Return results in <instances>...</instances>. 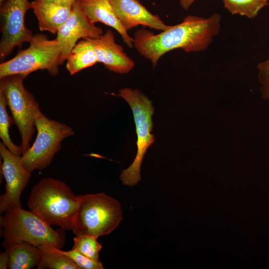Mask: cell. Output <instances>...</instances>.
<instances>
[{
	"instance_id": "1",
	"label": "cell",
	"mask_w": 269,
	"mask_h": 269,
	"mask_svg": "<svg viewBox=\"0 0 269 269\" xmlns=\"http://www.w3.org/2000/svg\"><path fill=\"white\" fill-rule=\"evenodd\" d=\"M221 21L218 13L206 18L188 15L181 22L169 25L157 34L145 29L137 30L133 45L154 68L162 56L172 50L180 48L186 52H195L207 49L219 33Z\"/></svg>"
},
{
	"instance_id": "2",
	"label": "cell",
	"mask_w": 269,
	"mask_h": 269,
	"mask_svg": "<svg viewBox=\"0 0 269 269\" xmlns=\"http://www.w3.org/2000/svg\"><path fill=\"white\" fill-rule=\"evenodd\" d=\"M79 196L64 182L44 178L32 188L27 201L30 211L50 225L71 230Z\"/></svg>"
},
{
	"instance_id": "3",
	"label": "cell",
	"mask_w": 269,
	"mask_h": 269,
	"mask_svg": "<svg viewBox=\"0 0 269 269\" xmlns=\"http://www.w3.org/2000/svg\"><path fill=\"white\" fill-rule=\"evenodd\" d=\"M5 249L13 244L26 242L36 246L50 245L61 249L65 245L64 234L51 227L30 211L14 207L0 217Z\"/></svg>"
},
{
	"instance_id": "4",
	"label": "cell",
	"mask_w": 269,
	"mask_h": 269,
	"mask_svg": "<svg viewBox=\"0 0 269 269\" xmlns=\"http://www.w3.org/2000/svg\"><path fill=\"white\" fill-rule=\"evenodd\" d=\"M72 231L98 238L111 233L123 219L119 201L104 193L80 195Z\"/></svg>"
},
{
	"instance_id": "5",
	"label": "cell",
	"mask_w": 269,
	"mask_h": 269,
	"mask_svg": "<svg viewBox=\"0 0 269 269\" xmlns=\"http://www.w3.org/2000/svg\"><path fill=\"white\" fill-rule=\"evenodd\" d=\"M117 96L125 99L131 107L135 125L137 153L132 164L120 175L124 185L132 187L140 180V166L144 156L155 141L154 136L151 134L154 107L152 102L138 89L123 88Z\"/></svg>"
},
{
	"instance_id": "6",
	"label": "cell",
	"mask_w": 269,
	"mask_h": 269,
	"mask_svg": "<svg viewBox=\"0 0 269 269\" xmlns=\"http://www.w3.org/2000/svg\"><path fill=\"white\" fill-rule=\"evenodd\" d=\"M26 77L23 75L14 74L0 78V91L5 98L13 122L20 134L22 155L30 147L29 143L36 130L35 121L42 113L38 103L23 85Z\"/></svg>"
},
{
	"instance_id": "7",
	"label": "cell",
	"mask_w": 269,
	"mask_h": 269,
	"mask_svg": "<svg viewBox=\"0 0 269 269\" xmlns=\"http://www.w3.org/2000/svg\"><path fill=\"white\" fill-rule=\"evenodd\" d=\"M29 46L20 50L11 59L0 64V78L6 76L20 74L27 77L39 70H46L53 76L58 75L61 50L56 38L48 39L41 33L34 35Z\"/></svg>"
},
{
	"instance_id": "8",
	"label": "cell",
	"mask_w": 269,
	"mask_h": 269,
	"mask_svg": "<svg viewBox=\"0 0 269 269\" xmlns=\"http://www.w3.org/2000/svg\"><path fill=\"white\" fill-rule=\"evenodd\" d=\"M35 124V140L21 156L23 165L31 172L46 168L60 149L62 141L75 134L70 127L50 119L42 113L37 118Z\"/></svg>"
},
{
	"instance_id": "9",
	"label": "cell",
	"mask_w": 269,
	"mask_h": 269,
	"mask_svg": "<svg viewBox=\"0 0 269 269\" xmlns=\"http://www.w3.org/2000/svg\"><path fill=\"white\" fill-rule=\"evenodd\" d=\"M32 9L28 0H6L0 5V59L3 61L16 46L29 42L33 35L24 24L27 11Z\"/></svg>"
},
{
	"instance_id": "10",
	"label": "cell",
	"mask_w": 269,
	"mask_h": 269,
	"mask_svg": "<svg viewBox=\"0 0 269 269\" xmlns=\"http://www.w3.org/2000/svg\"><path fill=\"white\" fill-rule=\"evenodd\" d=\"M0 154L2 158L1 172L5 180V192L0 196V212L18 207L22 208L20 195L29 183L31 172L23 165L21 156H17L1 142Z\"/></svg>"
},
{
	"instance_id": "11",
	"label": "cell",
	"mask_w": 269,
	"mask_h": 269,
	"mask_svg": "<svg viewBox=\"0 0 269 269\" xmlns=\"http://www.w3.org/2000/svg\"><path fill=\"white\" fill-rule=\"evenodd\" d=\"M103 33L102 29L92 23L84 14L78 0L73 4L67 21L57 32L61 64L67 60L78 40L80 38H96Z\"/></svg>"
},
{
	"instance_id": "12",
	"label": "cell",
	"mask_w": 269,
	"mask_h": 269,
	"mask_svg": "<svg viewBox=\"0 0 269 269\" xmlns=\"http://www.w3.org/2000/svg\"><path fill=\"white\" fill-rule=\"evenodd\" d=\"M97 56L98 62L109 70L120 74H127L134 66V61L125 52L123 47L116 42L111 30L96 38H89Z\"/></svg>"
},
{
	"instance_id": "13",
	"label": "cell",
	"mask_w": 269,
	"mask_h": 269,
	"mask_svg": "<svg viewBox=\"0 0 269 269\" xmlns=\"http://www.w3.org/2000/svg\"><path fill=\"white\" fill-rule=\"evenodd\" d=\"M115 14L123 28L128 31L138 25L163 31L169 25L150 12L139 0H110Z\"/></svg>"
},
{
	"instance_id": "14",
	"label": "cell",
	"mask_w": 269,
	"mask_h": 269,
	"mask_svg": "<svg viewBox=\"0 0 269 269\" xmlns=\"http://www.w3.org/2000/svg\"><path fill=\"white\" fill-rule=\"evenodd\" d=\"M86 16L93 23H103L115 29L124 42L130 48L134 47L133 37L130 36L117 18L110 0H78Z\"/></svg>"
},
{
	"instance_id": "15",
	"label": "cell",
	"mask_w": 269,
	"mask_h": 269,
	"mask_svg": "<svg viewBox=\"0 0 269 269\" xmlns=\"http://www.w3.org/2000/svg\"><path fill=\"white\" fill-rule=\"evenodd\" d=\"M32 9L38 20L40 31L57 33L59 28L69 18L72 7L65 6L54 2H31Z\"/></svg>"
},
{
	"instance_id": "16",
	"label": "cell",
	"mask_w": 269,
	"mask_h": 269,
	"mask_svg": "<svg viewBox=\"0 0 269 269\" xmlns=\"http://www.w3.org/2000/svg\"><path fill=\"white\" fill-rule=\"evenodd\" d=\"M5 250L9 255V269H30L37 266L39 261V247L26 242L13 244Z\"/></svg>"
},
{
	"instance_id": "17",
	"label": "cell",
	"mask_w": 269,
	"mask_h": 269,
	"mask_svg": "<svg viewBox=\"0 0 269 269\" xmlns=\"http://www.w3.org/2000/svg\"><path fill=\"white\" fill-rule=\"evenodd\" d=\"M66 60V67L71 75L98 62L93 45L89 38L83 39L77 43Z\"/></svg>"
},
{
	"instance_id": "18",
	"label": "cell",
	"mask_w": 269,
	"mask_h": 269,
	"mask_svg": "<svg viewBox=\"0 0 269 269\" xmlns=\"http://www.w3.org/2000/svg\"><path fill=\"white\" fill-rule=\"evenodd\" d=\"M40 256L37 265L39 269H80L60 249L50 245L38 246Z\"/></svg>"
},
{
	"instance_id": "19",
	"label": "cell",
	"mask_w": 269,
	"mask_h": 269,
	"mask_svg": "<svg viewBox=\"0 0 269 269\" xmlns=\"http://www.w3.org/2000/svg\"><path fill=\"white\" fill-rule=\"evenodd\" d=\"M224 7L232 14L246 16L253 19L269 5V0H223Z\"/></svg>"
},
{
	"instance_id": "20",
	"label": "cell",
	"mask_w": 269,
	"mask_h": 269,
	"mask_svg": "<svg viewBox=\"0 0 269 269\" xmlns=\"http://www.w3.org/2000/svg\"><path fill=\"white\" fill-rule=\"evenodd\" d=\"M7 103L3 94L0 91V137L2 142L13 154L21 156L20 146L15 144L11 140L9 134V129L13 123L6 110Z\"/></svg>"
},
{
	"instance_id": "21",
	"label": "cell",
	"mask_w": 269,
	"mask_h": 269,
	"mask_svg": "<svg viewBox=\"0 0 269 269\" xmlns=\"http://www.w3.org/2000/svg\"><path fill=\"white\" fill-rule=\"evenodd\" d=\"M98 238L86 235H78L73 240V250L92 260H98L99 252L102 248Z\"/></svg>"
},
{
	"instance_id": "22",
	"label": "cell",
	"mask_w": 269,
	"mask_h": 269,
	"mask_svg": "<svg viewBox=\"0 0 269 269\" xmlns=\"http://www.w3.org/2000/svg\"><path fill=\"white\" fill-rule=\"evenodd\" d=\"M62 252L68 256L80 269H104L102 262L98 260H92L77 251L72 250Z\"/></svg>"
},
{
	"instance_id": "23",
	"label": "cell",
	"mask_w": 269,
	"mask_h": 269,
	"mask_svg": "<svg viewBox=\"0 0 269 269\" xmlns=\"http://www.w3.org/2000/svg\"><path fill=\"white\" fill-rule=\"evenodd\" d=\"M257 68L261 97L269 101V58L259 62Z\"/></svg>"
},
{
	"instance_id": "24",
	"label": "cell",
	"mask_w": 269,
	"mask_h": 269,
	"mask_svg": "<svg viewBox=\"0 0 269 269\" xmlns=\"http://www.w3.org/2000/svg\"><path fill=\"white\" fill-rule=\"evenodd\" d=\"M9 259L7 251L5 250L0 254V269H5L8 268Z\"/></svg>"
},
{
	"instance_id": "25",
	"label": "cell",
	"mask_w": 269,
	"mask_h": 269,
	"mask_svg": "<svg viewBox=\"0 0 269 269\" xmlns=\"http://www.w3.org/2000/svg\"><path fill=\"white\" fill-rule=\"evenodd\" d=\"M77 0H55L54 2L56 3L68 7H72Z\"/></svg>"
},
{
	"instance_id": "26",
	"label": "cell",
	"mask_w": 269,
	"mask_h": 269,
	"mask_svg": "<svg viewBox=\"0 0 269 269\" xmlns=\"http://www.w3.org/2000/svg\"><path fill=\"white\" fill-rule=\"evenodd\" d=\"M181 6L184 10H188L196 0H178Z\"/></svg>"
},
{
	"instance_id": "27",
	"label": "cell",
	"mask_w": 269,
	"mask_h": 269,
	"mask_svg": "<svg viewBox=\"0 0 269 269\" xmlns=\"http://www.w3.org/2000/svg\"><path fill=\"white\" fill-rule=\"evenodd\" d=\"M42 2H54L55 0H36Z\"/></svg>"
},
{
	"instance_id": "28",
	"label": "cell",
	"mask_w": 269,
	"mask_h": 269,
	"mask_svg": "<svg viewBox=\"0 0 269 269\" xmlns=\"http://www.w3.org/2000/svg\"><path fill=\"white\" fill-rule=\"evenodd\" d=\"M6 0H0V5L2 4Z\"/></svg>"
},
{
	"instance_id": "29",
	"label": "cell",
	"mask_w": 269,
	"mask_h": 269,
	"mask_svg": "<svg viewBox=\"0 0 269 269\" xmlns=\"http://www.w3.org/2000/svg\"></svg>"
}]
</instances>
